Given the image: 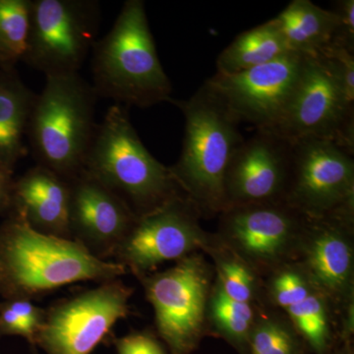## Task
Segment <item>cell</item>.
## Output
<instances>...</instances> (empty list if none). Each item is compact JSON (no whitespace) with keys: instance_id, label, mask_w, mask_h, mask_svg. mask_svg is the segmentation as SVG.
<instances>
[{"instance_id":"f546056e","label":"cell","mask_w":354,"mask_h":354,"mask_svg":"<svg viewBox=\"0 0 354 354\" xmlns=\"http://www.w3.org/2000/svg\"><path fill=\"white\" fill-rule=\"evenodd\" d=\"M0 335H20L32 346H36L34 337L6 301L0 304Z\"/></svg>"},{"instance_id":"1f68e13d","label":"cell","mask_w":354,"mask_h":354,"mask_svg":"<svg viewBox=\"0 0 354 354\" xmlns=\"http://www.w3.org/2000/svg\"><path fill=\"white\" fill-rule=\"evenodd\" d=\"M329 354H353L351 344H346V342H344V346H341L339 348L335 349V351L333 349Z\"/></svg>"},{"instance_id":"ac0fdd59","label":"cell","mask_w":354,"mask_h":354,"mask_svg":"<svg viewBox=\"0 0 354 354\" xmlns=\"http://www.w3.org/2000/svg\"><path fill=\"white\" fill-rule=\"evenodd\" d=\"M36 95L15 69L0 68V169L9 174L27 153L25 138Z\"/></svg>"},{"instance_id":"7a4b0ae2","label":"cell","mask_w":354,"mask_h":354,"mask_svg":"<svg viewBox=\"0 0 354 354\" xmlns=\"http://www.w3.org/2000/svg\"><path fill=\"white\" fill-rule=\"evenodd\" d=\"M92 53V86L97 99L140 109L171 101V80L158 58L143 0L124 2Z\"/></svg>"},{"instance_id":"4316f807","label":"cell","mask_w":354,"mask_h":354,"mask_svg":"<svg viewBox=\"0 0 354 354\" xmlns=\"http://www.w3.org/2000/svg\"><path fill=\"white\" fill-rule=\"evenodd\" d=\"M332 11L335 23L330 46L354 51V0H339Z\"/></svg>"},{"instance_id":"d4e9b609","label":"cell","mask_w":354,"mask_h":354,"mask_svg":"<svg viewBox=\"0 0 354 354\" xmlns=\"http://www.w3.org/2000/svg\"><path fill=\"white\" fill-rule=\"evenodd\" d=\"M225 249L218 250L211 245L207 248L215 260L218 274L216 283L232 299L251 304L257 292L255 272L227 246Z\"/></svg>"},{"instance_id":"ffe728a7","label":"cell","mask_w":354,"mask_h":354,"mask_svg":"<svg viewBox=\"0 0 354 354\" xmlns=\"http://www.w3.org/2000/svg\"><path fill=\"white\" fill-rule=\"evenodd\" d=\"M272 20L239 34L216 58V73L236 74L290 53Z\"/></svg>"},{"instance_id":"277c9868","label":"cell","mask_w":354,"mask_h":354,"mask_svg":"<svg viewBox=\"0 0 354 354\" xmlns=\"http://www.w3.org/2000/svg\"><path fill=\"white\" fill-rule=\"evenodd\" d=\"M82 171L121 198L137 216L184 194L171 169L149 152L120 104L111 106L97 124Z\"/></svg>"},{"instance_id":"9c48e42d","label":"cell","mask_w":354,"mask_h":354,"mask_svg":"<svg viewBox=\"0 0 354 354\" xmlns=\"http://www.w3.org/2000/svg\"><path fill=\"white\" fill-rule=\"evenodd\" d=\"M291 146L286 204L307 218L353 221V155L326 139Z\"/></svg>"},{"instance_id":"4fadbf2b","label":"cell","mask_w":354,"mask_h":354,"mask_svg":"<svg viewBox=\"0 0 354 354\" xmlns=\"http://www.w3.org/2000/svg\"><path fill=\"white\" fill-rule=\"evenodd\" d=\"M305 220L285 202L230 207L221 213V239L253 270L279 268L297 248Z\"/></svg>"},{"instance_id":"44dd1931","label":"cell","mask_w":354,"mask_h":354,"mask_svg":"<svg viewBox=\"0 0 354 354\" xmlns=\"http://www.w3.org/2000/svg\"><path fill=\"white\" fill-rule=\"evenodd\" d=\"M209 295L207 315L218 335L241 354H246L249 337L256 322L252 304L232 299L218 285Z\"/></svg>"},{"instance_id":"3957f363","label":"cell","mask_w":354,"mask_h":354,"mask_svg":"<svg viewBox=\"0 0 354 354\" xmlns=\"http://www.w3.org/2000/svg\"><path fill=\"white\" fill-rule=\"evenodd\" d=\"M169 102L180 109L185 122L180 157L169 167L172 176L200 213H223L225 174L244 140L241 122L205 83L189 99Z\"/></svg>"},{"instance_id":"83f0119b","label":"cell","mask_w":354,"mask_h":354,"mask_svg":"<svg viewBox=\"0 0 354 354\" xmlns=\"http://www.w3.org/2000/svg\"><path fill=\"white\" fill-rule=\"evenodd\" d=\"M114 344L116 354H169L157 337L146 332L132 333Z\"/></svg>"},{"instance_id":"d6986e66","label":"cell","mask_w":354,"mask_h":354,"mask_svg":"<svg viewBox=\"0 0 354 354\" xmlns=\"http://www.w3.org/2000/svg\"><path fill=\"white\" fill-rule=\"evenodd\" d=\"M271 20L290 53L313 57L332 43L334 12L310 0H293Z\"/></svg>"},{"instance_id":"6da1fadb","label":"cell","mask_w":354,"mask_h":354,"mask_svg":"<svg viewBox=\"0 0 354 354\" xmlns=\"http://www.w3.org/2000/svg\"><path fill=\"white\" fill-rule=\"evenodd\" d=\"M120 263L97 257L78 241L41 234L14 213L0 227V292L30 299L70 283L111 281Z\"/></svg>"},{"instance_id":"8992f818","label":"cell","mask_w":354,"mask_h":354,"mask_svg":"<svg viewBox=\"0 0 354 354\" xmlns=\"http://www.w3.org/2000/svg\"><path fill=\"white\" fill-rule=\"evenodd\" d=\"M290 144L326 139L354 153V102L329 60L305 55L304 68L290 102L267 129Z\"/></svg>"},{"instance_id":"4dcf8cb0","label":"cell","mask_w":354,"mask_h":354,"mask_svg":"<svg viewBox=\"0 0 354 354\" xmlns=\"http://www.w3.org/2000/svg\"><path fill=\"white\" fill-rule=\"evenodd\" d=\"M12 174L0 169V214L12 209Z\"/></svg>"},{"instance_id":"9a60e30c","label":"cell","mask_w":354,"mask_h":354,"mask_svg":"<svg viewBox=\"0 0 354 354\" xmlns=\"http://www.w3.org/2000/svg\"><path fill=\"white\" fill-rule=\"evenodd\" d=\"M353 221L307 218L297 248L299 264L313 285L330 300L353 302L354 254Z\"/></svg>"},{"instance_id":"2e32d148","label":"cell","mask_w":354,"mask_h":354,"mask_svg":"<svg viewBox=\"0 0 354 354\" xmlns=\"http://www.w3.org/2000/svg\"><path fill=\"white\" fill-rule=\"evenodd\" d=\"M69 181L70 234L97 257L115 251L137 216L121 198L85 172Z\"/></svg>"},{"instance_id":"7c38bea8","label":"cell","mask_w":354,"mask_h":354,"mask_svg":"<svg viewBox=\"0 0 354 354\" xmlns=\"http://www.w3.org/2000/svg\"><path fill=\"white\" fill-rule=\"evenodd\" d=\"M305 55L286 53L261 66L236 74L216 73L205 82L239 122L256 129L274 127L297 88Z\"/></svg>"},{"instance_id":"52a82bcc","label":"cell","mask_w":354,"mask_h":354,"mask_svg":"<svg viewBox=\"0 0 354 354\" xmlns=\"http://www.w3.org/2000/svg\"><path fill=\"white\" fill-rule=\"evenodd\" d=\"M100 24L95 0H31L23 62L46 77L79 73L99 39Z\"/></svg>"},{"instance_id":"5bb4252c","label":"cell","mask_w":354,"mask_h":354,"mask_svg":"<svg viewBox=\"0 0 354 354\" xmlns=\"http://www.w3.org/2000/svg\"><path fill=\"white\" fill-rule=\"evenodd\" d=\"M290 142L257 129L235 150L225 177L227 209L285 202L291 165ZM286 203V202H285Z\"/></svg>"},{"instance_id":"30bf717a","label":"cell","mask_w":354,"mask_h":354,"mask_svg":"<svg viewBox=\"0 0 354 354\" xmlns=\"http://www.w3.org/2000/svg\"><path fill=\"white\" fill-rule=\"evenodd\" d=\"M132 288L116 279L68 298L46 311L36 344L46 354H92L129 314Z\"/></svg>"},{"instance_id":"ba28073f","label":"cell","mask_w":354,"mask_h":354,"mask_svg":"<svg viewBox=\"0 0 354 354\" xmlns=\"http://www.w3.org/2000/svg\"><path fill=\"white\" fill-rule=\"evenodd\" d=\"M147 299L155 310L158 335L169 354H191L204 335L212 270L200 253L169 269L142 277Z\"/></svg>"},{"instance_id":"5b68a950","label":"cell","mask_w":354,"mask_h":354,"mask_svg":"<svg viewBox=\"0 0 354 354\" xmlns=\"http://www.w3.org/2000/svg\"><path fill=\"white\" fill-rule=\"evenodd\" d=\"M97 100L92 84L80 73L46 77L27 131L37 165L67 180L82 171L97 131Z\"/></svg>"},{"instance_id":"f1b7e54d","label":"cell","mask_w":354,"mask_h":354,"mask_svg":"<svg viewBox=\"0 0 354 354\" xmlns=\"http://www.w3.org/2000/svg\"><path fill=\"white\" fill-rule=\"evenodd\" d=\"M6 304L17 314L36 342L37 334L43 326L46 310L32 304L31 300L23 299V298L7 299Z\"/></svg>"},{"instance_id":"e0dca14e","label":"cell","mask_w":354,"mask_h":354,"mask_svg":"<svg viewBox=\"0 0 354 354\" xmlns=\"http://www.w3.org/2000/svg\"><path fill=\"white\" fill-rule=\"evenodd\" d=\"M70 181L37 165L13 183L12 209L41 234L68 239Z\"/></svg>"},{"instance_id":"8fae6325","label":"cell","mask_w":354,"mask_h":354,"mask_svg":"<svg viewBox=\"0 0 354 354\" xmlns=\"http://www.w3.org/2000/svg\"><path fill=\"white\" fill-rule=\"evenodd\" d=\"M200 215L197 207L183 194L137 216L116 247L118 263L143 277L162 263L208 248L211 239L200 227Z\"/></svg>"},{"instance_id":"603a6c76","label":"cell","mask_w":354,"mask_h":354,"mask_svg":"<svg viewBox=\"0 0 354 354\" xmlns=\"http://www.w3.org/2000/svg\"><path fill=\"white\" fill-rule=\"evenodd\" d=\"M31 0H0V68L23 62L30 31Z\"/></svg>"},{"instance_id":"cb8c5ba5","label":"cell","mask_w":354,"mask_h":354,"mask_svg":"<svg viewBox=\"0 0 354 354\" xmlns=\"http://www.w3.org/2000/svg\"><path fill=\"white\" fill-rule=\"evenodd\" d=\"M305 346L290 322L262 317L254 324L246 354H305Z\"/></svg>"},{"instance_id":"7402d4cb","label":"cell","mask_w":354,"mask_h":354,"mask_svg":"<svg viewBox=\"0 0 354 354\" xmlns=\"http://www.w3.org/2000/svg\"><path fill=\"white\" fill-rule=\"evenodd\" d=\"M330 301L316 288L304 301L286 310L291 325L314 354L333 351Z\"/></svg>"},{"instance_id":"484cf974","label":"cell","mask_w":354,"mask_h":354,"mask_svg":"<svg viewBox=\"0 0 354 354\" xmlns=\"http://www.w3.org/2000/svg\"><path fill=\"white\" fill-rule=\"evenodd\" d=\"M315 290L316 286L300 265L279 266L270 281L272 304L285 310L304 301Z\"/></svg>"}]
</instances>
